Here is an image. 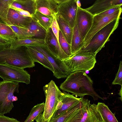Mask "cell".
<instances>
[{"mask_svg":"<svg viewBox=\"0 0 122 122\" xmlns=\"http://www.w3.org/2000/svg\"><path fill=\"white\" fill-rule=\"evenodd\" d=\"M60 84V89L71 93L76 97H83L89 95L95 101L98 98L104 100L94 91L93 81L85 71H79L71 73Z\"/></svg>","mask_w":122,"mask_h":122,"instance_id":"cell-1","label":"cell"},{"mask_svg":"<svg viewBox=\"0 0 122 122\" xmlns=\"http://www.w3.org/2000/svg\"><path fill=\"white\" fill-rule=\"evenodd\" d=\"M0 64L24 69L33 67L35 66L25 46L15 49L9 46L0 51Z\"/></svg>","mask_w":122,"mask_h":122,"instance_id":"cell-2","label":"cell"},{"mask_svg":"<svg viewBox=\"0 0 122 122\" xmlns=\"http://www.w3.org/2000/svg\"><path fill=\"white\" fill-rule=\"evenodd\" d=\"M120 18L113 20L98 31L76 53H89L96 56L106 43L110 41L109 37L117 28Z\"/></svg>","mask_w":122,"mask_h":122,"instance_id":"cell-3","label":"cell"},{"mask_svg":"<svg viewBox=\"0 0 122 122\" xmlns=\"http://www.w3.org/2000/svg\"><path fill=\"white\" fill-rule=\"evenodd\" d=\"M46 100L43 112L36 120V122H47L52 117L61 92L52 80L43 87Z\"/></svg>","mask_w":122,"mask_h":122,"instance_id":"cell-4","label":"cell"},{"mask_svg":"<svg viewBox=\"0 0 122 122\" xmlns=\"http://www.w3.org/2000/svg\"><path fill=\"white\" fill-rule=\"evenodd\" d=\"M19 83L10 81H0V115L9 113L14 107L13 102L17 100L14 96L19 92Z\"/></svg>","mask_w":122,"mask_h":122,"instance_id":"cell-5","label":"cell"},{"mask_svg":"<svg viewBox=\"0 0 122 122\" xmlns=\"http://www.w3.org/2000/svg\"><path fill=\"white\" fill-rule=\"evenodd\" d=\"M64 61L71 73L92 69L96 62V56L89 53H77Z\"/></svg>","mask_w":122,"mask_h":122,"instance_id":"cell-6","label":"cell"},{"mask_svg":"<svg viewBox=\"0 0 122 122\" xmlns=\"http://www.w3.org/2000/svg\"><path fill=\"white\" fill-rule=\"evenodd\" d=\"M65 122H100L97 109V105L90 103L87 99L77 111Z\"/></svg>","mask_w":122,"mask_h":122,"instance_id":"cell-7","label":"cell"},{"mask_svg":"<svg viewBox=\"0 0 122 122\" xmlns=\"http://www.w3.org/2000/svg\"><path fill=\"white\" fill-rule=\"evenodd\" d=\"M42 54L53 67L54 76L57 79L66 78L71 73L64 61L61 60L49 51L45 45H29Z\"/></svg>","mask_w":122,"mask_h":122,"instance_id":"cell-8","label":"cell"},{"mask_svg":"<svg viewBox=\"0 0 122 122\" xmlns=\"http://www.w3.org/2000/svg\"><path fill=\"white\" fill-rule=\"evenodd\" d=\"M0 77L5 81L23 82L27 84L30 82V75L27 71L5 64H0Z\"/></svg>","mask_w":122,"mask_h":122,"instance_id":"cell-9","label":"cell"},{"mask_svg":"<svg viewBox=\"0 0 122 122\" xmlns=\"http://www.w3.org/2000/svg\"><path fill=\"white\" fill-rule=\"evenodd\" d=\"M122 12L121 7L114 12L110 14H98L94 15L91 28L84 40V46L87 43L98 31L113 20L120 17Z\"/></svg>","mask_w":122,"mask_h":122,"instance_id":"cell-10","label":"cell"},{"mask_svg":"<svg viewBox=\"0 0 122 122\" xmlns=\"http://www.w3.org/2000/svg\"><path fill=\"white\" fill-rule=\"evenodd\" d=\"M57 15H61L73 28L75 23L78 7L76 0H57Z\"/></svg>","mask_w":122,"mask_h":122,"instance_id":"cell-11","label":"cell"},{"mask_svg":"<svg viewBox=\"0 0 122 122\" xmlns=\"http://www.w3.org/2000/svg\"><path fill=\"white\" fill-rule=\"evenodd\" d=\"M93 16L85 9L78 7L75 22L80 35L83 41L91 28Z\"/></svg>","mask_w":122,"mask_h":122,"instance_id":"cell-12","label":"cell"},{"mask_svg":"<svg viewBox=\"0 0 122 122\" xmlns=\"http://www.w3.org/2000/svg\"><path fill=\"white\" fill-rule=\"evenodd\" d=\"M44 40L46 48L61 60L64 61L70 57L62 50L51 28L46 31Z\"/></svg>","mask_w":122,"mask_h":122,"instance_id":"cell-13","label":"cell"},{"mask_svg":"<svg viewBox=\"0 0 122 122\" xmlns=\"http://www.w3.org/2000/svg\"><path fill=\"white\" fill-rule=\"evenodd\" d=\"M80 99L81 98H77L73 94L65 91L61 92L56 109L50 119L56 118L60 116L78 102Z\"/></svg>","mask_w":122,"mask_h":122,"instance_id":"cell-14","label":"cell"},{"mask_svg":"<svg viewBox=\"0 0 122 122\" xmlns=\"http://www.w3.org/2000/svg\"><path fill=\"white\" fill-rule=\"evenodd\" d=\"M36 10L53 19L58 14L57 0H36Z\"/></svg>","mask_w":122,"mask_h":122,"instance_id":"cell-15","label":"cell"},{"mask_svg":"<svg viewBox=\"0 0 122 122\" xmlns=\"http://www.w3.org/2000/svg\"><path fill=\"white\" fill-rule=\"evenodd\" d=\"M122 5V0H97L92 5L85 9L94 16Z\"/></svg>","mask_w":122,"mask_h":122,"instance_id":"cell-16","label":"cell"},{"mask_svg":"<svg viewBox=\"0 0 122 122\" xmlns=\"http://www.w3.org/2000/svg\"><path fill=\"white\" fill-rule=\"evenodd\" d=\"M7 18L11 25L20 28H27L33 20L32 18L23 16L11 9L9 10Z\"/></svg>","mask_w":122,"mask_h":122,"instance_id":"cell-17","label":"cell"},{"mask_svg":"<svg viewBox=\"0 0 122 122\" xmlns=\"http://www.w3.org/2000/svg\"><path fill=\"white\" fill-rule=\"evenodd\" d=\"M97 109L100 122H118L114 115L104 103L98 102Z\"/></svg>","mask_w":122,"mask_h":122,"instance_id":"cell-18","label":"cell"},{"mask_svg":"<svg viewBox=\"0 0 122 122\" xmlns=\"http://www.w3.org/2000/svg\"><path fill=\"white\" fill-rule=\"evenodd\" d=\"M27 48L29 55L35 62H38L44 67L54 72L53 68L46 58L41 53L29 45L25 46Z\"/></svg>","mask_w":122,"mask_h":122,"instance_id":"cell-19","label":"cell"},{"mask_svg":"<svg viewBox=\"0 0 122 122\" xmlns=\"http://www.w3.org/2000/svg\"><path fill=\"white\" fill-rule=\"evenodd\" d=\"M56 19L60 30L68 43L71 45L73 28L61 15H57Z\"/></svg>","mask_w":122,"mask_h":122,"instance_id":"cell-20","label":"cell"},{"mask_svg":"<svg viewBox=\"0 0 122 122\" xmlns=\"http://www.w3.org/2000/svg\"><path fill=\"white\" fill-rule=\"evenodd\" d=\"M84 45L83 40L80 35L75 22L73 28L71 44V52L72 55L75 54L80 50Z\"/></svg>","mask_w":122,"mask_h":122,"instance_id":"cell-21","label":"cell"},{"mask_svg":"<svg viewBox=\"0 0 122 122\" xmlns=\"http://www.w3.org/2000/svg\"><path fill=\"white\" fill-rule=\"evenodd\" d=\"M80 98L78 102L64 113L56 118L50 119L47 122H65L71 115L80 108L86 99L83 97Z\"/></svg>","mask_w":122,"mask_h":122,"instance_id":"cell-22","label":"cell"},{"mask_svg":"<svg viewBox=\"0 0 122 122\" xmlns=\"http://www.w3.org/2000/svg\"><path fill=\"white\" fill-rule=\"evenodd\" d=\"M32 18L36 24L46 31L51 28L53 19L36 10L33 15Z\"/></svg>","mask_w":122,"mask_h":122,"instance_id":"cell-23","label":"cell"},{"mask_svg":"<svg viewBox=\"0 0 122 122\" xmlns=\"http://www.w3.org/2000/svg\"><path fill=\"white\" fill-rule=\"evenodd\" d=\"M44 39L37 38H28L21 39H16L12 41L10 46L15 49L23 46L33 45H45Z\"/></svg>","mask_w":122,"mask_h":122,"instance_id":"cell-24","label":"cell"},{"mask_svg":"<svg viewBox=\"0 0 122 122\" xmlns=\"http://www.w3.org/2000/svg\"><path fill=\"white\" fill-rule=\"evenodd\" d=\"M15 0H0V18L7 25H11L8 20L7 15L10 7Z\"/></svg>","mask_w":122,"mask_h":122,"instance_id":"cell-25","label":"cell"},{"mask_svg":"<svg viewBox=\"0 0 122 122\" xmlns=\"http://www.w3.org/2000/svg\"><path fill=\"white\" fill-rule=\"evenodd\" d=\"M45 104L43 102L35 106L31 109L29 115L24 122H32L37 119L43 112Z\"/></svg>","mask_w":122,"mask_h":122,"instance_id":"cell-26","label":"cell"},{"mask_svg":"<svg viewBox=\"0 0 122 122\" xmlns=\"http://www.w3.org/2000/svg\"><path fill=\"white\" fill-rule=\"evenodd\" d=\"M9 26L15 34L17 39L32 38L34 36V34L27 28L19 27L12 25Z\"/></svg>","mask_w":122,"mask_h":122,"instance_id":"cell-27","label":"cell"},{"mask_svg":"<svg viewBox=\"0 0 122 122\" xmlns=\"http://www.w3.org/2000/svg\"><path fill=\"white\" fill-rule=\"evenodd\" d=\"M37 38L44 39L46 31L38 25L33 20L27 28Z\"/></svg>","mask_w":122,"mask_h":122,"instance_id":"cell-28","label":"cell"},{"mask_svg":"<svg viewBox=\"0 0 122 122\" xmlns=\"http://www.w3.org/2000/svg\"><path fill=\"white\" fill-rule=\"evenodd\" d=\"M0 35L12 39H17L15 34L12 28L5 23L0 22Z\"/></svg>","mask_w":122,"mask_h":122,"instance_id":"cell-29","label":"cell"},{"mask_svg":"<svg viewBox=\"0 0 122 122\" xmlns=\"http://www.w3.org/2000/svg\"><path fill=\"white\" fill-rule=\"evenodd\" d=\"M15 1L22 5L25 10L29 12L33 16L36 10V0H15Z\"/></svg>","mask_w":122,"mask_h":122,"instance_id":"cell-30","label":"cell"},{"mask_svg":"<svg viewBox=\"0 0 122 122\" xmlns=\"http://www.w3.org/2000/svg\"><path fill=\"white\" fill-rule=\"evenodd\" d=\"M58 39L59 43L63 51L69 57L72 56L71 45L68 43L60 30Z\"/></svg>","mask_w":122,"mask_h":122,"instance_id":"cell-31","label":"cell"},{"mask_svg":"<svg viewBox=\"0 0 122 122\" xmlns=\"http://www.w3.org/2000/svg\"><path fill=\"white\" fill-rule=\"evenodd\" d=\"M113 85L119 84L122 86V62L120 61L118 71L116 74L115 78L112 83Z\"/></svg>","mask_w":122,"mask_h":122,"instance_id":"cell-32","label":"cell"},{"mask_svg":"<svg viewBox=\"0 0 122 122\" xmlns=\"http://www.w3.org/2000/svg\"><path fill=\"white\" fill-rule=\"evenodd\" d=\"M14 40L0 35V51L10 46L12 41Z\"/></svg>","mask_w":122,"mask_h":122,"instance_id":"cell-33","label":"cell"},{"mask_svg":"<svg viewBox=\"0 0 122 122\" xmlns=\"http://www.w3.org/2000/svg\"><path fill=\"white\" fill-rule=\"evenodd\" d=\"M52 31L58 41L59 34L60 30L59 26L57 22L56 17L53 19L51 27Z\"/></svg>","mask_w":122,"mask_h":122,"instance_id":"cell-34","label":"cell"},{"mask_svg":"<svg viewBox=\"0 0 122 122\" xmlns=\"http://www.w3.org/2000/svg\"><path fill=\"white\" fill-rule=\"evenodd\" d=\"M0 122H20L16 119L10 118L4 115H0Z\"/></svg>","mask_w":122,"mask_h":122,"instance_id":"cell-35","label":"cell"},{"mask_svg":"<svg viewBox=\"0 0 122 122\" xmlns=\"http://www.w3.org/2000/svg\"><path fill=\"white\" fill-rule=\"evenodd\" d=\"M121 6H116L107 10L99 14V15H106L112 14L119 10L121 7Z\"/></svg>","mask_w":122,"mask_h":122,"instance_id":"cell-36","label":"cell"},{"mask_svg":"<svg viewBox=\"0 0 122 122\" xmlns=\"http://www.w3.org/2000/svg\"><path fill=\"white\" fill-rule=\"evenodd\" d=\"M16 11L21 15L25 17L32 18V16L28 11L20 9L13 8L12 9Z\"/></svg>","mask_w":122,"mask_h":122,"instance_id":"cell-37","label":"cell"},{"mask_svg":"<svg viewBox=\"0 0 122 122\" xmlns=\"http://www.w3.org/2000/svg\"><path fill=\"white\" fill-rule=\"evenodd\" d=\"M10 9L16 8L20 9L25 10V9L23 6L20 4L16 2L15 1L12 4L10 7Z\"/></svg>","mask_w":122,"mask_h":122,"instance_id":"cell-38","label":"cell"},{"mask_svg":"<svg viewBox=\"0 0 122 122\" xmlns=\"http://www.w3.org/2000/svg\"><path fill=\"white\" fill-rule=\"evenodd\" d=\"M119 95H120L121 97L120 98V99L121 100V101H122V86H121V89L119 93L118 94Z\"/></svg>","mask_w":122,"mask_h":122,"instance_id":"cell-39","label":"cell"},{"mask_svg":"<svg viewBox=\"0 0 122 122\" xmlns=\"http://www.w3.org/2000/svg\"><path fill=\"white\" fill-rule=\"evenodd\" d=\"M76 3L78 7H81V4L80 0H76Z\"/></svg>","mask_w":122,"mask_h":122,"instance_id":"cell-40","label":"cell"}]
</instances>
